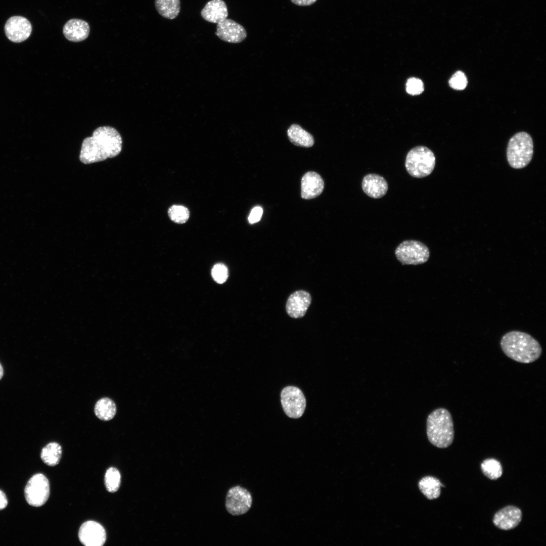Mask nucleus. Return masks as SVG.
<instances>
[{"instance_id":"nucleus-4","label":"nucleus","mask_w":546,"mask_h":546,"mask_svg":"<svg viewBox=\"0 0 546 546\" xmlns=\"http://www.w3.org/2000/svg\"><path fill=\"white\" fill-rule=\"evenodd\" d=\"M533 154V143L531 136L525 132L515 134L510 140L507 149V160L515 169L526 167Z\"/></svg>"},{"instance_id":"nucleus-2","label":"nucleus","mask_w":546,"mask_h":546,"mask_svg":"<svg viewBox=\"0 0 546 546\" xmlns=\"http://www.w3.org/2000/svg\"><path fill=\"white\" fill-rule=\"evenodd\" d=\"M500 347L504 353L511 359L523 363L533 362L542 353L539 343L529 334L512 331L502 338Z\"/></svg>"},{"instance_id":"nucleus-23","label":"nucleus","mask_w":546,"mask_h":546,"mask_svg":"<svg viewBox=\"0 0 546 546\" xmlns=\"http://www.w3.org/2000/svg\"><path fill=\"white\" fill-rule=\"evenodd\" d=\"M62 452V447L59 443L50 442L42 449L40 457L47 465L55 466L59 463Z\"/></svg>"},{"instance_id":"nucleus-29","label":"nucleus","mask_w":546,"mask_h":546,"mask_svg":"<svg viewBox=\"0 0 546 546\" xmlns=\"http://www.w3.org/2000/svg\"><path fill=\"white\" fill-rule=\"evenodd\" d=\"M213 279L218 283H223L228 277L227 267L222 263L216 264L211 271Z\"/></svg>"},{"instance_id":"nucleus-32","label":"nucleus","mask_w":546,"mask_h":546,"mask_svg":"<svg viewBox=\"0 0 546 546\" xmlns=\"http://www.w3.org/2000/svg\"><path fill=\"white\" fill-rule=\"evenodd\" d=\"M8 505V499L5 494L0 490V510L5 509Z\"/></svg>"},{"instance_id":"nucleus-27","label":"nucleus","mask_w":546,"mask_h":546,"mask_svg":"<svg viewBox=\"0 0 546 546\" xmlns=\"http://www.w3.org/2000/svg\"><path fill=\"white\" fill-rule=\"evenodd\" d=\"M449 86L456 90H463L466 88L468 83L467 77L461 71H458L449 80Z\"/></svg>"},{"instance_id":"nucleus-14","label":"nucleus","mask_w":546,"mask_h":546,"mask_svg":"<svg viewBox=\"0 0 546 546\" xmlns=\"http://www.w3.org/2000/svg\"><path fill=\"white\" fill-rule=\"evenodd\" d=\"M522 512L516 507L509 506L500 510L494 515L493 524L498 528L509 530L516 527L522 520Z\"/></svg>"},{"instance_id":"nucleus-24","label":"nucleus","mask_w":546,"mask_h":546,"mask_svg":"<svg viewBox=\"0 0 546 546\" xmlns=\"http://www.w3.org/2000/svg\"><path fill=\"white\" fill-rule=\"evenodd\" d=\"M481 469L483 474L491 480L498 479L503 474L502 465L494 459L484 460L481 464Z\"/></svg>"},{"instance_id":"nucleus-18","label":"nucleus","mask_w":546,"mask_h":546,"mask_svg":"<svg viewBox=\"0 0 546 546\" xmlns=\"http://www.w3.org/2000/svg\"><path fill=\"white\" fill-rule=\"evenodd\" d=\"M201 15L206 21L217 24L227 18L228 8L223 0H210L202 10Z\"/></svg>"},{"instance_id":"nucleus-9","label":"nucleus","mask_w":546,"mask_h":546,"mask_svg":"<svg viewBox=\"0 0 546 546\" xmlns=\"http://www.w3.org/2000/svg\"><path fill=\"white\" fill-rule=\"evenodd\" d=\"M252 498L250 493L245 488L236 486L230 489L225 499V508L233 516H239L247 513L250 509Z\"/></svg>"},{"instance_id":"nucleus-12","label":"nucleus","mask_w":546,"mask_h":546,"mask_svg":"<svg viewBox=\"0 0 546 546\" xmlns=\"http://www.w3.org/2000/svg\"><path fill=\"white\" fill-rule=\"evenodd\" d=\"M215 34L220 39L231 43H240L247 36L246 31L242 25L227 18L217 23Z\"/></svg>"},{"instance_id":"nucleus-1","label":"nucleus","mask_w":546,"mask_h":546,"mask_svg":"<svg viewBox=\"0 0 546 546\" xmlns=\"http://www.w3.org/2000/svg\"><path fill=\"white\" fill-rule=\"evenodd\" d=\"M122 145L121 136L115 128L101 126L94 130L92 136L83 141L79 159L86 164L104 161L117 156Z\"/></svg>"},{"instance_id":"nucleus-33","label":"nucleus","mask_w":546,"mask_h":546,"mask_svg":"<svg viewBox=\"0 0 546 546\" xmlns=\"http://www.w3.org/2000/svg\"><path fill=\"white\" fill-rule=\"evenodd\" d=\"M4 375V370L2 365L0 363V380L2 378Z\"/></svg>"},{"instance_id":"nucleus-3","label":"nucleus","mask_w":546,"mask_h":546,"mask_svg":"<svg viewBox=\"0 0 546 546\" xmlns=\"http://www.w3.org/2000/svg\"><path fill=\"white\" fill-rule=\"evenodd\" d=\"M427 435L434 446L445 448L449 446L454 439L453 423L450 412L444 408H438L428 416Z\"/></svg>"},{"instance_id":"nucleus-26","label":"nucleus","mask_w":546,"mask_h":546,"mask_svg":"<svg viewBox=\"0 0 546 546\" xmlns=\"http://www.w3.org/2000/svg\"><path fill=\"white\" fill-rule=\"evenodd\" d=\"M170 219L177 223H185L189 219L190 212L188 209L182 205H174L168 211Z\"/></svg>"},{"instance_id":"nucleus-8","label":"nucleus","mask_w":546,"mask_h":546,"mask_svg":"<svg viewBox=\"0 0 546 546\" xmlns=\"http://www.w3.org/2000/svg\"><path fill=\"white\" fill-rule=\"evenodd\" d=\"M281 401L285 413L289 418L298 419L303 415L306 399L299 388L293 386L284 388L281 392Z\"/></svg>"},{"instance_id":"nucleus-28","label":"nucleus","mask_w":546,"mask_h":546,"mask_svg":"<svg viewBox=\"0 0 546 546\" xmlns=\"http://www.w3.org/2000/svg\"><path fill=\"white\" fill-rule=\"evenodd\" d=\"M424 90V84L422 81L416 77L408 78L406 83V91L411 95H418L421 94Z\"/></svg>"},{"instance_id":"nucleus-16","label":"nucleus","mask_w":546,"mask_h":546,"mask_svg":"<svg viewBox=\"0 0 546 546\" xmlns=\"http://www.w3.org/2000/svg\"><path fill=\"white\" fill-rule=\"evenodd\" d=\"M361 188L369 197L379 199L386 194L388 185L383 176L376 173H369L363 177Z\"/></svg>"},{"instance_id":"nucleus-5","label":"nucleus","mask_w":546,"mask_h":546,"mask_svg":"<svg viewBox=\"0 0 546 546\" xmlns=\"http://www.w3.org/2000/svg\"><path fill=\"white\" fill-rule=\"evenodd\" d=\"M435 156L426 147L419 146L412 149L407 154L405 167L408 173L415 178L430 175L435 166Z\"/></svg>"},{"instance_id":"nucleus-17","label":"nucleus","mask_w":546,"mask_h":546,"mask_svg":"<svg viewBox=\"0 0 546 546\" xmlns=\"http://www.w3.org/2000/svg\"><path fill=\"white\" fill-rule=\"evenodd\" d=\"M89 31V25L86 21L76 18L67 21L63 28L65 37L72 42L85 40L88 36Z\"/></svg>"},{"instance_id":"nucleus-15","label":"nucleus","mask_w":546,"mask_h":546,"mask_svg":"<svg viewBox=\"0 0 546 546\" xmlns=\"http://www.w3.org/2000/svg\"><path fill=\"white\" fill-rule=\"evenodd\" d=\"M324 189V180L317 173L309 171L302 176L301 181V196L302 199L308 200L315 198L322 194Z\"/></svg>"},{"instance_id":"nucleus-31","label":"nucleus","mask_w":546,"mask_h":546,"mask_svg":"<svg viewBox=\"0 0 546 546\" xmlns=\"http://www.w3.org/2000/svg\"><path fill=\"white\" fill-rule=\"evenodd\" d=\"M292 3L299 6H308L314 4L317 0H290Z\"/></svg>"},{"instance_id":"nucleus-30","label":"nucleus","mask_w":546,"mask_h":546,"mask_svg":"<svg viewBox=\"0 0 546 546\" xmlns=\"http://www.w3.org/2000/svg\"><path fill=\"white\" fill-rule=\"evenodd\" d=\"M263 209L260 206L253 208L248 217V221L250 223L253 224L259 221L262 215Z\"/></svg>"},{"instance_id":"nucleus-11","label":"nucleus","mask_w":546,"mask_h":546,"mask_svg":"<svg viewBox=\"0 0 546 546\" xmlns=\"http://www.w3.org/2000/svg\"><path fill=\"white\" fill-rule=\"evenodd\" d=\"M5 31L9 40L16 43L21 42L29 37L32 31V26L26 18L14 16L10 17L6 22Z\"/></svg>"},{"instance_id":"nucleus-25","label":"nucleus","mask_w":546,"mask_h":546,"mask_svg":"<svg viewBox=\"0 0 546 546\" xmlns=\"http://www.w3.org/2000/svg\"><path fill=\"white\" fill-rule=\"evenodd\" d=\"M121 475L117 469L110 467L105 475V484L107 490L110 492L117 491L120 485Z\"/></svg>"},{"instance_id":"nucleus-20","label":"nucleus","mask_w":546,"mask_h":546,"mask_svg":"<svg viewBox=\"0 0 546 546\" xmlns=\"http://www.w3.org/2000/svg\"><path fill=\"white\" fill-rule=\"evenodd\" d=\"M421 492L430 500L436 499L440 495L441 487H444L439 480L432 476L422 478L418 483Z\"/></svg>"},{"instance_id":"nucleus-13","label":"nucleus","mask_w":546,"mask_h":546,"mask_svg":"<svg viewBox=\"0 0 546 546\" xmlns=\"http://www.w3.org/2000/svg\"><path fill=\"white\" fill-rule=\"evenodd\" d=\"M311 302V297L309 293L304 290L296 291L288 298L286 312L292 318H301L305 314Z\"/></svg>"},{"instance_id":"nucleus-19","label":"nucleus","mask_w":546,"mask_h":546,"mask_svg":"<svg viewBox=\"0 0 546 546\" xmlns=\"http://www.w3.org/2000/svg\"><path fill=\"white\" fill-rule=\"evenodd\" d=\"M287 135L290 141L297 146L309 148L314 144L313 136L297 124H293L288 128Z\"/></svg>"},{"instance_id":"nucleus-10","label":"nucleus","mask_w":546,"mask_h":546,"mask_svg":"<svg viewBox=\"0 0 546 546\" xmlns=\"http://www.w3.org/2000/svg\"><path fill=\"white\" fill-rule=\"evenodd\" d=\"M80 541L86 546H102L106 540L104 528L99 523L87 521L80 526L78 532Z\"/></svg>"},{"instance_id":"nucleus-7","label":"nucleus","mask_w":546,"mask_h":546,"mask_svg":"<svg viewBox=\"0 0 546 546\" xmlns=\"http://www.w3.org/2000/svg\"><path fill=\"white\" fill-rule=\"evenodd\" d=\"M50 495V484L42 474L34 475L27 482L25 488L26 500L30 506L38 507L44 505Z\"/></svg>"},{"instance_id":"nucleus-21","label":"nucleus","mask_w":546,"mask_h":546,"mask_svg":"<svg viewBox=\"0 0 546 546\" xmlns=\"http://www.w3.org/2000/svg\"><path fill=\"white\" fill-rule=\"evenodd\" d=\"M95 415L102 421L112 419L116 413V406L113 400L108 397H103L98 400L94 407Z\"/></svg>"},{"instance_id":"nucleus-6","label":"nucleus","mask_w":546,"mask_h":546,"mask_svg":"<svg viewBox=\"0 0 546 546\" xmlns=\"http://www.w3.org/2000/svg\"><path fill=\"white\" fill-rule=\"evenodd\" d=\"M395 254L403 265H418L425 263L430 256L428 247L414 240H405L396 248Z\"/></svg>"},{"instance_id":"nucleus-22","label":"nucleus","mask_w":546,"mask_h":546,"mask_svg":"<svg viewBox=\"0 0 546 546\" xmlns=\"http://www.w3.org/2000/svg\"><path fill=\"white\" fill-rule=\"evenodd\" d=\"M155 6L161 16L171 20L179 14L180 2V0H155Z\"/></svg>"}]
</instances>
